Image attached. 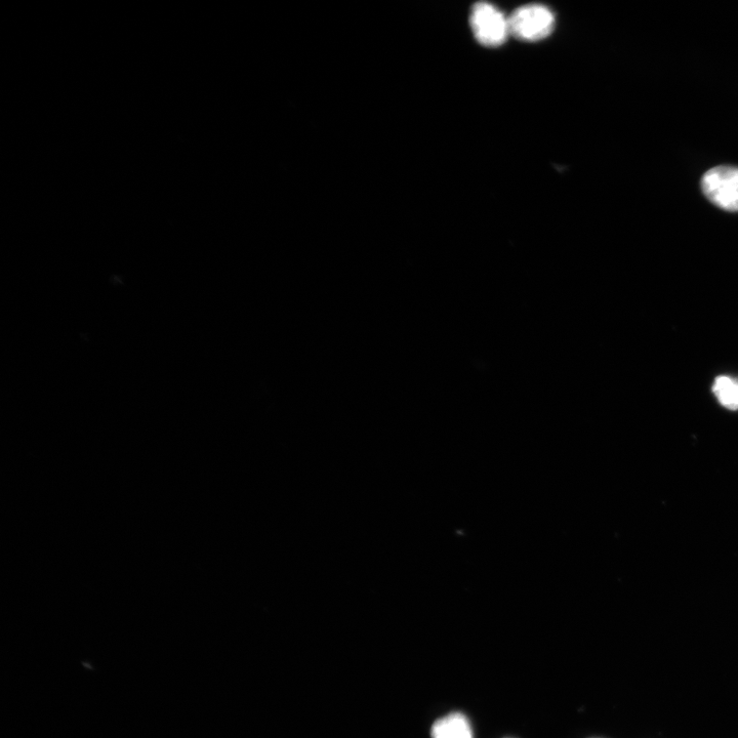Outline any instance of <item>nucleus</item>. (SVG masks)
Masks as SVG:
<instances>
[{"instance_id":"f257e3e1","label":"nucleus","mask_w":738,"mask_h":738,"mask_svg":"<svg viewBox=\"0 0 738 738\" xmlns=\"http://www.w3.org/2000/svg\"><path fill=\"white\" fill-rule=\"evenodd\" d=\"M470 24L478 43L487 48L502 46L510 35L509 18L487 3L473 7Z\"/></svg>"},{"instance_id":"f03ea898","label":"nucleus","mask_w":738,"mask_h":738,"mask_svg":"<svg viewBox=\"0 0 738 738\" xmlns=\"http://www.w3.org/2000/svg\"><path fill=\"white\" fill-rule=\"evenodd\" d=\"M510 34L522 41H539L548 37L555 26V17L542 5L517 9L509 18Z\"/></svg>"},{"instance_id":"7ed1b4c3","label":"nucleus","mask_w":738,"mask_h":738,"mask_svg":"<svg viewBox=\"0 0 738 738\" xmlns=\"http://www.w3.org/2000/svg\"><path fill=\"white\" fill-rule=\"evenodd\" d=\"M706 197L716 207L726 212H738V169L717 167L708 171L702 179Z\"/></svg>"},{"instance_id":"20e7f679","label":"nucleus","mask_w":738,"mask_h":738,"mask_svg":"<svg viewBox=\"0 0 738 738\" xmlns=\"http://www.w3.org/2000/svg\"><path fill=\"white\" fill-rule=\"evenodd\" d=\"M432 738H473L468 718L462 713H451L435 721L431 728Z\"/></svg>"},{"instance_id":"39448f33","label":"nucleus","mask_w":738,"mask_h":738,"mask_svg":"<svg viewBox=\"0 0 738 738\" xmlns=\"http://www.w3.org/2000/svg\"><path fill=\"white\" fill-rule=\"evenodd\" d=\"M713 393L723 407L738 410V378L717 377L713 384Z\"/></svg>"}]
</instances>
